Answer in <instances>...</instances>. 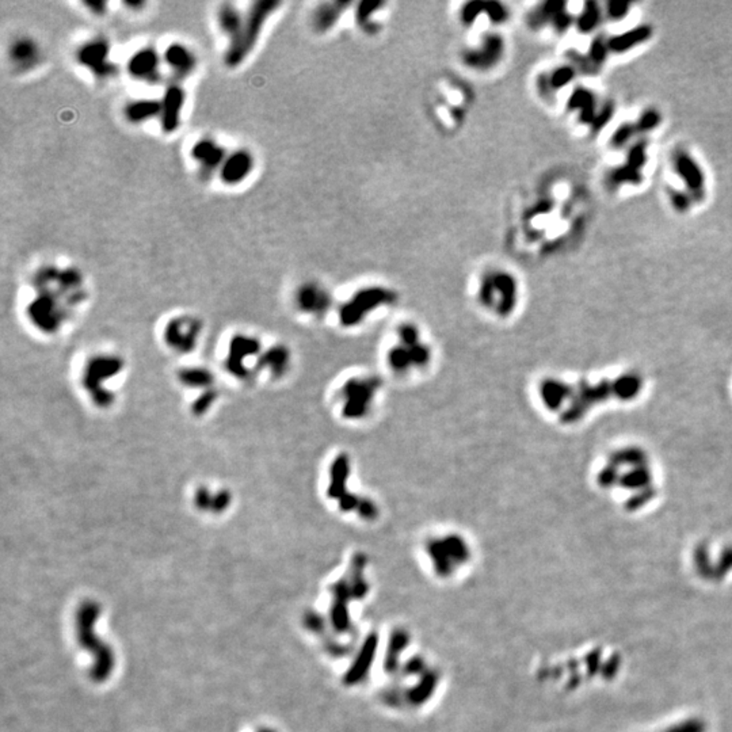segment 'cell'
<instances>
[{
	"label": "cell",
	"instance_id": "6da1fadb",
	"mask_svg": "<svg viewBox=\"0 0 732 732\" xmlns=\"http://www.w3.org/2000/svg\"><path fill=\"white\" fill-rule=\"evenodd\" d=\"M379 370L397 384H415L433 375L438 361L435 340L415 319L395 322L381 342Z\"/></svg>",
	"mask_w": 732,
	"mask_h": 732
},
{
	"label": "cell",
	"instance_id": "7a4b0ae2",
	"mask_svg": "<svg viewBox=\"0 0 732 732\" xmlns=\"http://www.w3.org/2000/svg\"><path fill=\"white\" fill-rule=\"evenodd\" d=\"M355 477L357 465L352 453L345 449L334 450L322 467L320 495L340 519L361 527L375 525L382 517L381 502Z\"/></svg>",
	"mask_w": 732,
	"mask_h": 732
},
{
	"label": "cell",
	"instance_id": "3957f363",
	"mask_svg": "<svg viewBox=\"0 0 732 732\" xmlns=\"http://www.w3.org/2000/svg\"><path fill=\"white\" fill-rule=\"evenodd\" d=\"M388 380L377 370L349 369L332 382L327 400L335 420L349 427H365L377 420Z\"/></svg>",
	"mask_w": 732,
	"mask_h": 732
},
{
	"label": "cell",
	"instance_id": "277c9868",
	"mask_svg": "<svg viewBox=\"0 0 732 732\" xmlns=\"http://www.w3.org/2000/svg\"><path fill=\"white\" fill-rule=\"evenodd\" d=\"M418 556L425 569L438 581L452 582L474 566L476 547L461 529L433 528L422 534Z\"/></svg>",
	"mask_w": 732,
	"mask_h": 732
},
{
	"label": "cell",
	"instance_id": "5b68a950",
	"mask_svg": "<svg viewBox=\"0 0 732 732\" xmlns=\"http://www.w3.org/2000/svg\"><path fill=\"white\" fill-rule=\"evenodd\" d=\"M471 298L480 315L494 323L504 325L519 313L522 288L512 271L489 268L476 277Z\"/></svg>",
	"mask_w": 732,
	"mask_h": 732
},
{
	"label": "cell",
	"instance_id": "8992f818",
	"mask_svg": "<svg viewBox=\"0 0 732 732\" xmlns=\"http://www.w3.org/2000/svg\"><path fill=\"white\" fill-rule=\"evenodd\" d=\"M396 304V293L381 285L360 286L347 298L337 301L332 315L337 328L355 334L372 325Z\"/></svg>",
	"mask_w": 732,
	"mask_h": 732
},
{
	"label": "cell",
	"instance_id": "52a82bcc",
	"mask_svg": "<svg viewBox=\"0 0 732 732\" xmlns=\"http://www.w3.org/2000/svg\"><path fill=\"white\" fill-rule=\"evenodd\" d=\"M280 6V1L259 0L248 7V10L244 13L243 26L239 34L235 40L227 44L224 54L225 67L238 68L243 64L247 57L255 49L268 21Z\"/></svg>",
	"mask_w": 732,
	"mask_h": 732
},
{
	"label": "cell",
	"instance_id": "ba28073f",
	"mask_svg": "<svg viewBox=\"0 0 732 732\" xmlns=\"http://www.w3.org/2000/svg\"><path fill=\"white\" fill-rule=\"evenodd\" d=\"M292 303L300 316L310 322H323L328 316L332 317L337 298H334L325 285L305 281L296 288Z\"/></svg>",
	"mask_w": 732,
	"mask_h": 732
},
{
	"label": "cell",
	"instance_id": "9c48e42d",
	"mask_svg": "<svg viewBox=\"0 0 732 732\" xmlns=\"http://www.w3.org/2000/svg\"><path fill=\"white\" fill-rule=\"evenodd\" d=\"M75 59L96 81H108L117 75V64L111 60V45L105 37H94L78 46Z\"/></svg>",
	"mask_w": 732,
	"mask_h": 732
},
{
	"label": "cell",
	"instance_id": "30bf717a",
	"mask_svg": "<svg viewBox=\"0 0 732 732\" xmlns=\"http://www.w3.org/2000/svg\"><path fill=\"white\" fill-rule=\"evenodd\" d=\"M96 616V606L93 604H84L81 606L79 613V632H81V644L91 650L94 654L98 664L95 666V679H105L110 674V670L113 667V658L110 651L105 649V646L95 640L94 632H93V624Z\"/></svg>",
	"mask_w": 732,
	"mask_h": 732
},
{
	"label": "cell",
	"instance_id": "8fae6325",
	"mask_svg": "<svg viewBox=\"0 0 732 732\" xmlns=\"http://www.w3.org/2000/svg\"><path fill=\"white\" fill-rule=\"evenodd\" d=\"M163 57L152 46L140 48L126 63V71L136 81L158 84L163 79Z\"/></svg>",
	"mask_w": 732,
	"mask_h": 732
},
{
	"label": "cell",
	"instance_id": "7c38bea8",
	"mask_svg": "<svg viewBox=\"0 0 732 732\" xmlns=\"http://www.w3.org/2000/svg\"><path fill=\"white\" fill-rule=\"evenodd\" d=\"M186 103V91L179 83H171L166 87L161 99L159 121L163 132L176 133L182 122L183 108Z\"/></svg>",
	"mask_w": 732,
	"mask_h": 732
},
{
	"label": "cell",
	"instance_id": "4fadbf2b",
	"mask_svg": "<svg viewBox=\"0 0 732 732\" xmlns=\"http://www.w3.org/2000/svg\"><path fill=\"white\" fill-rule=\"evenodd\" d=\"M255 168V156L245 148L228 152L218 170V178L225 186H239L247 181Z\"/></svg>",
	"mask_w": 732,
	"mask_h": 732
},
{
	"label": "cell",
	"instance_id": "5bb4252c",
	"mask_svg": "<svg viewBox=\"0 0 732 732\" xmlns=\"http://www.w3.org/2000/svg\"><path fill=\"white\" fill-rule=\"evenodd\" d=\"M227 155L228 152L225 148L210 137H203L197 140L190 148V156L198 164L203 179H210L216 173L218 174V170Z\"/></svg>",
	"mask_w": 732,
	"mask_h": 732
},
{
	"label": "cell",
	"instance_id": "9a60e30c",
	"mask_svg": "<svg viewBox=\"0 0 732 732\" xmlns=\"http://www.w3.org/2000/svg\"><path fill=\"white\" fill-rule=\"evenodd\" d=\"M163 63L170 69L176 79H186L195 71L198 60L188 45L182 42H171L163 54Z\"/></svg>",
	"mask_w": 732,
	"mask_h": 732
},
{
	"label": "cell",
	"instance_id": "2e32d148",
	"mask_svg": "<svg viewBox=\"0 0 732 732\" xmlns=\"http://www.w3.org/2000/svg\"><path fill=\"white\" fill-rule=\"evenodd\" d=\"M9 59L19 72H27L37 67L42 60L40 44L29 36L18 37L9 48Z\"/></svg>",
	"mask_w": 732,
	"mask_h": 732
},
{
	"label": "cell",
	"instance_id": "e0dca14e",
	"mask_svg": "<svg viewBox=\"0 0 732 732\" xmlns=\"http://www.w3.org/2000/svg\"><path fill=\"white\" fill-rule=\"evenodd\" d=\"M161 114V101L140 98L129 101L123 108V117L129 123L141 125Z\"/></svg>",
	"mask_w": 732,
	"mask_h": 732
},
{
	"label": "cell",
	"instance_id": "ac0fdd59",
	"mask_svg": "<svg viewBox=\"0 0 732 732\" xmlns=\"http://www.w3.org/2000/svg\"><path fill=\"white\" fill-rule=\"evenodd\" d=\"M244 14L232 3H224L217 10V25L228 44L236 39L243 26Z\"/></svg>",
	"mask_w": 732,
	"mask_h": 732
},
{
	"label": "cell",
	"instance_id": "d6986e66",
	"mask_svg": "<svg viewBox=\"0 0 732 732\" xmlns=\"http://www.w3.org/2000/svg\"><path fill=\"white\" fill-rule=\"evenodd\" d=\"M677 170L682 178H685L688 186L691 190H698L703 186V174L698 166L691 159L689 155L682 153L677 159Z\"/></svg>",
	"mask_w": 732,
	"mask_h": 732
},
{
	"label": "cell",
	"instance_id": "ffe728a7",
	"mask_svg": "<svg viewBox=\"0 0 732 732\" xmlns=\"http://www.w3.org/2000/svg\"><path fill=\"white\" fill-rule=\"evenodd\" d=\"M650 36V30L647 27H637L631 31H626L625 34L617 36L610 41V48L617 52H625L628 49H632L636 46L639 42L647 40Z\"/></svg>",
	"mask_w": 732,
	"mask_h": 732
},
{
	"label": "cell",
	"instance_id": "44dd1931",
	"mask_svg": "<svg viewBox=\"0 0 732 732\" xmlns=\"http://www.w3.org/2000/svg\"><path fill=\"white\" fill-rule=\"evenodd\" d=\"M84 6L95 16H103L105 14L108 13V3L103 1V0L84 1Z\"/></svg>",
	"mask_w": 732,
	"mask_h": 732
},
{
	"label": "cell",
	"instance_id": "7402d4cb",
	"mask_svg": "<svg viewBox=\"0 0 732 732\" xmlns=\"http://www.w3.org/2000/svg\"><path fill=\"white\" fill-rule=\"evenodd\" d=\"M125 6L129 9H136V7L143 9L146 6V3L144 1H128V3H125Z\"/></svg>",
	"mask_w": 732,
	"mask_h": 732
}]
</instances>
